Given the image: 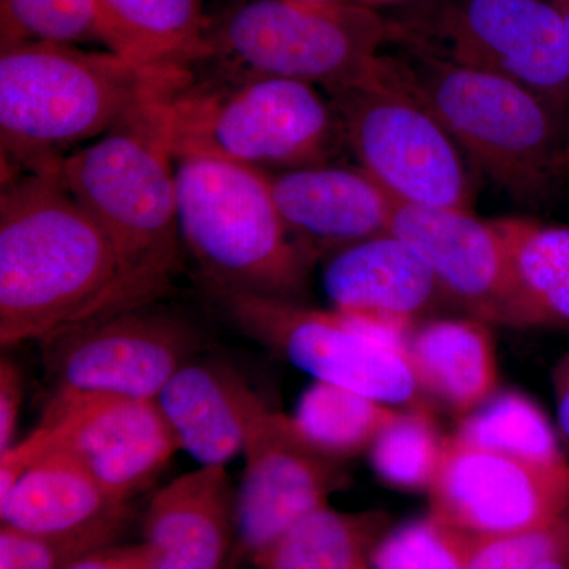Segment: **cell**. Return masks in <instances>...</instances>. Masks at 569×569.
<instances>
[{"label":"cell","instance_id":"4fadbf2b","mask_svg":"<svg viewBox=\"0 0 569 569\" xmlns=\"http://www.w3.org/2000/svg\"><path fill=\"white\" fill-rule=\"evenodd\" d=\"M242 455L233 546L224 569L252 565L298 520L328 505L329 496L346 482L339 462L313 448L293 417L268 407L254 418Z\"/></svg>","mask_w":569,"mask_h":569},{"label":"cell","instance_id":"277c9868","mask_svg":"<svg viewBox=\"0 0 569 569\" xmlns=\"http://www.w3.org/2000/svg\"><path fill=\"white\" fill-rule=\"evenodd\" d=\"M171 151L264 173L325 163L343 138L332 102L316 86L220 70L157 104Z\"/></svg>","mask_w":569,"mask_h":569},{"label":"cell","instance_id":"5b68a950","mask_svg":"<svg viewBox=\"0 0 569 569\" xmlns=\"http://www.w3.org/2000/svg\"><path fill=\"white\" fill-rule=\"evenodd\" d=\"M176 182L182 247L209 290L287 301L306 293L317 254L284 224L269 173L186 156L176 159Z\"/></svg>","mask_w":569,"mask_h":569},{"label":"cell","instance_id":"1f68e13d","mask_svg":"<svg viewBox=\"0 0 569 569\" xmlns=\"http://www.w3.org/2000/svg\"><path fill=\"white\" fill-rule=\"evenodd\" d=\"M50 427L39 425L20 443H13L7 451L0 452V501L6 500L11 489L18 485L22 475L29 470L51 449Z\"/></svg>","mask_w":569,"mask_h":569},{"label":"cell","instance_id":"8d00e7d4","mask_svg":"<svg viewBox=\"0 0 569 569\" xmlns=\"http://www.w3.org/2000/svg\"><path fill=\"white\" fill-rule=\"evenodd\" d=\"M353 2L365 3V6L380 7V6H403V3L410 2V0H353Z\"/></svg>","mask_w":569,"mask_h":569},{"label":"cell","instance_id":"f35d334b","mask_svg":"<svg viewBox=\"0 0 569 569\" xmlns=\"http://www.w3.org/2000/svg\"><path fill=\"white\" fill-rule=\"evenodd\" d=\"M361 569H370L369 565H366V567H362Z\"/></svg>","mask_w":569,"mask_h":569},{"label":"cell","instance_id":"7402d4cb","mask_svg":"<svg viewBox=\"0 0 569 569\" xmlns=\"http://www.w3.org/2000/svg\"><path fill=\"white\" fill-rule=\"evenodd\" d=\"M104 47L153 66L203 61V0H96Z\"/></svg>","mask_w":569,"mask_h":569},{"label":"cell","instance_id":"603a6c76","mask_svg":"<svg viewBox=\"0 0 569 569\" xmlns=\"http://www.w3.org/2000/svg\"><path fill=\"white\" fill-rule=\"evenodd\" d=\"M383 512H343L328 505L291 526L252 561L254 569H361L388 531Z\"/></svg>","mask_w":569,"mask_h":569},{"label":"cell","instance_id":"52a82bcc","mask_svg":"<svg viewBox=\"0 0 569 569\" xmlns=\"http://www.w3.org/2000/svg\"><path fill=\"white\" fill-rule=\"evenodd\" d=\"M389 36L387 18L353 0H239L208 17L203 61L331 92L365 77Z\"/></svg>","mask_w":569,"mask_h":569},{"label":"cell","instance_id":"d6a6232c","mask_svg":"<svg viewBox=\"0 0 569 569\" xmlns=\"http://www.w3.org/2000/svg\"><path fill=\"white\" fill-rule=\"evenodd\" d=\"M22 380L17 365L7 356L0 361V452L13 445L20 418Z\"/></svg>","mask_w":569,"mask_h":569},{"label":"cell","instance_id":"9a60e30c","mask_svg":"<svg viewBox=\"0 0 569 569\" xmlns=\"http://www.w3.org/2000/svg\"><path fill=\"white\" fill-rule=\"evenodd\" d=\"M41 425L50 427L51 449L78 460L122 503L148 488L181 449L156 400L52 397Z\"/></svg>","mask_w":569,"mask_h":569},{"label":"cell","instance_id":"8fae6325","mask_svg":"<svg viewBox=\"0 0 569 569\" xmlns=\"http://www.w3.org/2000/svg\"><path fill=\"white\" fill-rule=\"evenodd\" d=\"M41 346L54 397L156 400L200 339L186 318L152 302L71 325Z\"/></svg>","mask_w":569,"mask_h":569},{"label":"cell","instance_id":"d6986e66","mask_svg":"<svg viewBox=\"0 0 569 569\" xmlns=\"http://www.w3.org/2000/svg\"><path fill=\"white\" fill-rule=\"evenodd\" d=\"M156 402L179 448L201 467H224L242 455L254 418L268 407L233 367L194 358Z\"/></svg>","mask_w":569,"mask_h":569},{"label":"cell","instance_id":"484cf974","mask_svg":"<svg viewBox=\"0 0 569 569\" xmlns=\"http://www.w3.org/2000/svg\"><path fill=\"white\" fill-rule=\"evenodd\" d=\"M456 436L522 458L563 460L559 438L542 408L518 391L497 392L460 421Z\"/></svg>","mask_w":569,"mask_h":569},{"label":"cell","instance_id":"3957f363","mask_svg":"<svg viewBox=\"0 0 569 569\" xmlns=\"http://www.w3.org/2000/svg\"><path fill=\"white\" fill-rule=\"evenodd\" d=\"M157 104L61 164L63 183L102 228L118 261V282L103 316L156 302L181 260L176 156Z\"/></svg>","mask_w":569,"mask_h":569},{"label":"cell","instance_id":"f546056e","mask_svg":"<svg viewBox=\"0 0 569 569\" xmlns=\"http://www.w3.org/2000/svg\"><path fill=\"white\" fill-rule=\"evenodd\" d=\"M569 546V516L516 533L471 537L466 569H533Z\"/></svg>","mask_w":569,"mask_h":569},{"label":"cell","instance_id":"f1b7e54d","mask_svg":"<svg viewBox=\"0 0 569 569\" xmlns=\"http://www.w3.org/2000/svg\"><path fill=\"white\" fill-rule=\"evenodd\" d=\"M470 535L427 516L388 530L369 557L370 569H466Z\"/></svg>","mask_w":569,"mask_h":569},{"label":"cell","instance_id":"30bf717a","mask_svg":"<svg viewBox=\"0 0 569 569\" xmlns=\"http://www.w3.org/2000/svg\"><path fill=\"white\" fill-rule=\"evenodd\" d=\"M246 336L316 381L353 389L389 407H425L407 351L365 325L298 301L212 291Z\"/></svg>","mask_w":569,"mask_h":569},{"label":"cell","instance_id":"8992f818","mask_svg":"<svg viewBox=\"0 0 569 569\" xmlns=\"http://www.w3.org/2000/svg\"><path fill=\"white\" fill-rule=\"evenodd\" d=\"M408 78L467 159L520 200H539L568 163L559 112L537 92L410 50Z\"/></svg>","mask_w":569,"mask_h":569},{"label":"cell","instance_id":"d4e9b609","mask_svg":"<svg viewBox=\"0 0 569 569\" xmlns=\"http://www.w3.org/2000/svg\"><path fill=\"white\" fill-rule=\"evenodd\" d=\"M396 413L395 407L353 389L316 381L299 397L293 419L313 448L339 462L369 451Z\"/></svg>","mask_w":569,"mask_h":569},{"label":"cell","instance_id":"74e56055","mask_svg":"<svg viewBox=\"0 0 569 569\" xmlns=\"http://www.w3.org/2000/svg\"><path fill=\"white\" fill-rule=\"evenodd\" d=\"M556 7L563 14L565 24H567L569 33V0H556Z\"/></svg>","mask_w":569,"mask_h":569},{"label":"cell","instance_id":"6da1fadb","mask_svg":"<svg viewBox=\"0 0 569 569\" xmlns=\"http://www.w3.org/2000/svg\"><path fill=\"white\" fill-rule=\"evenodd\" d=\"M116 51L71 44L0 47V148L17 173H59L69 153L192 80Z\"/></svg>","mask_w":569,"mask_h":569},{"label":"cell","instance_id":"4dcf8cb0","mask_svg":"<svg viewBox=\"0 0 569 569\" xmlns=\"http://www.w3.org/2000/svg\"><path fill=\"white\" fill-rule=\"evenodd\" d=\"M77 556L52 539L3 526L0 529V569H67Z\"/></svg>","mask_w":569,"mask_h":569},{"label":"cell","instance_id":"e0dca14e","mask_svg":"<svg viewBox=\"0 0 569 569\" xmlns=\"http://www.w3.org/2000/svg\"><path fill=\"white\" fill-rule=\"evenodd\" d=\"M3 526L52 539L78 557L108 548L129 520V503L108 496L66 452L51 449L0 501Z\"/></svg>","mask_w":569,"mask_h":569},{"label":"cell","instance_id":"e575fe53","mask_svg":"<svg viewBox=\"0 0 569 569\" xmlns=\"http://www.w3.org/2000/svg\"><path fill=\"white\" fill-rule=\"evenodd\" d=\"M552 387L560 436L569 448V351L561 356L560 361L553 367Z\"/></svg>","mask_w":569,"mask_h":569},{"label":"cell","instance_id":"7a4b0ae2","mask_svg":"<svg viewBox=\"0 0 569 569\" xmlns=\"http://www.w3.org/2000/svg\"><path fill=\"white\" fill-rule=\"evenodd\" d=\"M118 261L59 173H14L0 192V346L103 316Z\"/></svg>","mask_w":569,"mask_h":569},{"label":"cell","instance_id":"9c48e42d","mask_svg":"<svg viewBox=\"0 0 569 569\" xmlns=\"http://www.w3.org/2000/svg\"><path fill=\"white\" fill-rule=\"evenodd\" d=\"M389 32L408 50L519 82L556 110L569 100V33L556 3L410 0Z\"/></svg>","mask_w":569,"mask_h":569},{"label":"cell","instance_id":"d590c367","mask_svg":"<svg viewBox=\"0 0 569 569\" xmlns=\"http://www.w3.org/2000/svg\"><path fill=\"white\" fill-rule=\"evenodd\" d=\"M533 569H569V546L542 560Z\"/></svg>","mask_w":569,"mask_h":569},{"label":"cell","instance_id":"ba28073f","mask_svg":"<svg viewBox=\"0 0 569 569\" xmlns=\"http://www.w3.org/2000/svg\"><path fill=\"white\" fill-rule=\"evenodd\" d=\"M329 93L362 170L392 197L470 209L463 153L402 62L380 56L365 77Z\"/></svg>","mask_w":569,"mask_h":569},{"label":"cell","instance_id":"ac0fdd59","mask_svg":"<svg viewBox=\"0 0 569 569\" xmlns=\"http://www.w3.org/2000/svg\"><path fill=\"white\" fill-rule=\"evenodd\" d=\"M269 181L288 230L316 254L388 233L392 194L361 167L309 164Z\"/></svg>","mask_w":569,"mask_h":569},{"label":"cell","instance_id":"83f0119b","mask_svg":"<svg viewBox=\"0 0 569 569\" xmlns=\"http://www.w3.org/2000/svg\"><path fill=\"white\" fill-rule=\"evenodd\" d=\"M104 44L96 0H0V47Z\"/></svg>","mask_w":569,"mask_h":569},{"label":"cell","instance_id":"7c38bea8","mask_svg":"<svg viewBox=\"0 0 569 569\" xmlns=\"http://www.w3.org/2000/svg\"><path fill=\"white\" fill-rule=\"evenodd\" d=\"M430 516L471 537L549 526L569 516V460L546 462L447 437Z\"/></svg>","mask_w":569,"mask_h":569},{"label":"cell","instance_id":"cb8c5ba5","mask_svg":"<svg viewBox=\"0 0 569 569\" xmlns=\"http://www.w3.org/2000/svg\"><path fill=\"white\" fill-rule=\"evenodd\" d=\"M507 236L531 328L569 326V227L498 219Z\"/></svg>","mask_w":569,"mask_h":569},{"label":"cell","instance_id":"4316f807","mask_svg":"<svg viewBox=\"0 0 569 569\" xmlns=\"http://www.w3.org/2000/svg\"><path fill=\"white\" fill-rule=\"evenodd\" d=\"M447 437H441L426 407L397 411L369 449L378 478L397 489L429 492Z\"/></svg>","mask_w":569,"mask_h":569},{"label":"cell","instance_id":"ffe728a7","mask_svg":"<svg viewBox=\"0 0 569 569\" xmlns=\"http://www.w3.org/2000/svg\"><path fill=\"white\" fill-rule=\"evenodd\" d=\"M236 492L224 467L176 478L149 501L142 541L152 569H224L234 537Z\"/></svg>","mask_w":569,"mask_h":569},{"label":"cell","instance_id":"44dd1931","mask_svg":"<svg viewBox=\"0 0 569 569\" xmlns=\"http://www.w3.org/2000/svg\"><path fill=\"white\" fill-rule=\"evenodd\" d=\"M407 358L422 395L460 419L497 395L496 343L489 323L479 318H440L417 326Z\"/></svg>","mask_w":569,"mask_h":569},{"label":"cell","instance_id":"2e32d148","mask_svg":"<svg viewBox=\"0 0 569 569\" xmlns=\"http://www.w3.org/2000/svg\"><path fill=\"white\" fill-rule=\"evenodd\" d=\"M323 290L332 310L406 347L419 318L445 296L425 258L391 233L332 253Z\"/></svg>","mask_w":569,"mask_h":569},{"label":"cell","instance_id":"5bb4252c","mask_svg":"<svg viewBox=\"0 0 569 569\" xmlns=\"http://www.w3.org/2000/svg\"><path fill=\"white\" fill-rule=\"evenodd\" d=\"M388 233L406 241L445 296L486 323L531 328L511 249L498 220L470 209L406 203L392 197Z\"/></svg>","mask_w":569,"mask_h":569},{"label":"cell","instance_id":"836d02e7","mask_svg":"<svg viewBox=\"0 0 569 569\" xmlns=\"http://www.w3.org/2000/svg\"><path fill=\"white\" fill-rule=\"evenodd\" d=\"M153 550L148 542L108 546L74 561L67 569H152Z\"/></svg>","mask_w":569,"mask_h":569}]
</instances>
